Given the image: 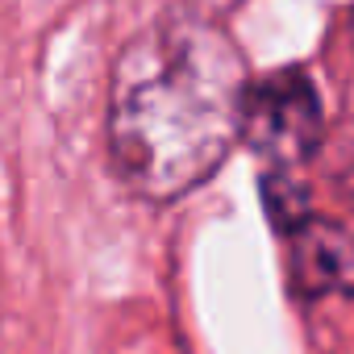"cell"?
Returning <instances> with one entry per match:
<instances>
[{
	"instance_id": "cell-1",
	"label": "cell",
	"mask_w": 354,
	"mask_h": 354,
	"mask_svg": "<svg viewBox=\"0 0 354 354\" xmlns=\"http://www.w3.org/2000/svg\"><path fill=\"white\" fill-rule=\"evenodd\" d=\"M250 75L217 17L171 9L113 59L109 158L142 201L201 188L242 138Z\"/></svg>"
},
{
	"instance_id": "cell-2",
	"label": "cell",
	"mask_w": 354,
	"mask_h": 354,
	"mask_svg": "<svg viewBox=\"0 0 354 354\" xmlns=\"http://www.w3.org/2000/svg\"><path fill=\"white\" fill-rule=\"evenodd\" d=\"M321 133H325V113L304 71L292 67L250 84L242 109V142L271 171L300 167L321 146Z\"/></svg>"
},
{
	"instance_id": "cell-3",
	"label": "cell",
	"mask_w": 354,
	"mask_h": 354,
	"mask_svg": "<svg viewBox=\"0 0 354 354\" xmlns=\"http://www.w3.org/2000/svg\"><path fill=\"white\" fill-rule=\"evenodd\" d=\"M288 242V283L296 296H354V234L329 217H304L283 230Z\"/></svg>"
},
{
	"instance_id": "cell-4",
	"label": "cell",
	"mask_w": 354,
	"mask_h": 354,
	"mask_svg": "<svg viewBox=\"0 0 354 354\" xmlns=\"http://www.w3.org/2000/svg\"><path fill=\"white\" fill-rule=\"evenodd\" d=\"M242 0H175V9H188V13H205V17H221L230 13Z\"/></svg>"
}]
</instances>
